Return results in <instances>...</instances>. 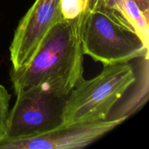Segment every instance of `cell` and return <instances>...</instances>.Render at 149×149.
Segmentation results:
<instances>
[{"label":"cell","mask_w":149,"mask_h":149,"mask_svg":"<svg viewBox=\"0 0 149 149\" xmlns=\"http://www.w3.org/2000/svg\"><path fill=\"white\" fill-rule=\"evenodd\" d=\"M83 55L81 36L70 23L58 22L30 61L11 69L15 93L39 87L69 94L83 79Z\"/></svg>","instance_id":"1"},{"label":"cell","mask_w":149,"mask_h":149,"mask_svg":"<svg viewBox=\"0 0 149 149\" xmlns=\"http://www.w3.org/2000/svg\"><path fill=\"white\" fill-rule=\"evenodd\" d=\"M135 81V71L129 63L106 65L93 78H83L68 94L61 127L107 119L113 106Z\"/></svg>","instance_id":"2"},{"label":"cell","mask_w":149,"mask_h":149,"mask_svg":"<svg viewBox=\"0 0 149 149\" xmlns=\"http://www.w3.org/2000/svg\"><path fill=\"white\" fill-rule=\"evenodd\" d=\"M16 95L7 117L6 138L1 143L30 139L62 127L63 112L68 94L37 87Z\"/></svg>","instance_id":"3"},{"label":"cell","mask_w":149,"mask_h":149,"mask_svg":"<svg viewBox=\"0 0 149 149\" xmlns=\"http://www.w3.org/2000/svg\"><path fill=\"white\" fill-rule=\"evenodd\" d=\"M84 55L104 66L148 58V47L135 33L125 30L98 10H91L81 35Z\"/></svg>","instance_id":"4"},{"label":"cell","mask_w":149,"mask_h":149,"mask_svg":"<svg viewBox=\"0 0 149 149\" xmlns=\"http://www.w3.org/2000/svg\"><path fill=\"white\" fill-rule=\"evenodd\" d=\"M62 20L59 0H36L19 22L10 47L12 70L33 58L52 28Z\"/></svg>","instance_id":"5"},{"label":"cell","mask_w":149,"mask_h":149,"mask_svg":"<svg viewBox=\"0 0 149 149\" xmlns=\"http://www.w3.org/2000/svg\"><path fill=\"white\" fill-rule=\"evenodd\" d=\"M128 115L93 123L61 127L27 140L5 142L0 149H78L87 146L125 122Z\"/></svg>","instance_id":"6"},{"label":"cell","mask_w":149,"mask_h":149,"mask_svg":"<svg viewBox=\"0 0 149 149\" xmlns=\"http://www.w3.org/2000/svg\"><path fill=\"white\" fill-rule=\"evenodd\" d=\"M91 10H98L116 24L135 33L148 47V20L135 0H91Z\"/></svg>","instance_id":"7"},{"label":"cell","mask_w":149,"mask_h":149,"mask_svg":"<svg viewBox=\"0 0 149 149\" xmlns=\"http://www.w3.org/2000/svg\"><path fill=\"white\" fill-rule=\"evenodd\" d=\"M11 95L0 84V143L4 142L7 135V121L10 111Z\"/></svg>","instance_id":"8"},{"label":"cell","mask_w":149,"mask_h":149,"mask_svg":"<svg viewBox=\"0 0 149 149\" xmlns=\"http://www.w3.org/2000/svg\"><path fill=\"white\" fill-rule=\"evenodd\" d=\"M138 8L143 13L144 15L148 18L149 15V0H135Z\"/></svg>","instance_id":"9"},{"label":"cell","mask_w":149,"mask_h":149,"mask_svg":"<svg viewBox=\"0 0 149 149\" xmlns=\"http://www.w3.org/2000/svg\"><path fill=\"white\" fill-rule=\"evenodd\" d=\"M90 8H91V7H90Z\"/></svg>","instance_id":"10"}]
</instances>
